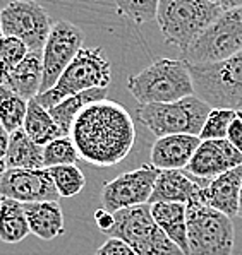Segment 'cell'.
<instances>
[{
	"instance_id": "obj_1",
	"label": "cell",
	"mask_w": 242,
	"mask_h": 255,
	"mask_svg": "<svg viewBox=\"0 0 242 255\" xmlns=\"http://www.w3.org/2000/svg\"><path fill=\"white\" fill-rule=\"evenodd\" d=\"M71 139L86 163L100 168L114 166L132 151L136 125L126 107L105 98L77 115Z\"/></svg>"
},
{
	"instance_id": "obj_2",
	"label": "cell",
	"mask_w": 242,
	"mask_h": 255,
	"mask_svg": "<svg viewBox=\"0 0 242 255\" xmlns=\"http://www.w3.org/2000/svg\"><path fill=\"white\" fill-rule=\"evenodd\" d=\"M241 3L232 0H160L157 22L167 45L184 53L225 10Z\"/></svg>"
},
{
	"instance_id": "obj_3",
	"label": "cell",
	"mask_w": 242,
	"mask_h": 255,
	"mask_svg": "<svg viewBox=\"0 0 242 255\" xmlns=\"http://www.w3.org/2000/svg\"><path fill=\"white\" fill-rule=\"evenodd\" d=\"M127 89L139 105L175 103L194 96L187 64L175 58H158L139 74L129 76Z\"/></svg>"
},
{
	"instance_id": "obj_4",
	"label": "cell",
	"mask_w": 242,
	"mask_h": 255,
	"mask_svg": "<svg viewBox=\"0 0 242 255\" xmlns=\"http://www.w3.org/2000/svg\"><path fill=\"white\" fill-rule=\"evenodd\" d=\"M112 82L110 62L105 58L103 50L98 46L81 48L76 58L71 62L57 84L50 91L38 94L34 100L43 108L52 110L60 101L76 96L89 89H107Z\"/></svg>"
},
{
	"instance_id": "obj_5",
	"label": "cell",
	"mask_w": 242,
	"mask_h": 255,
	"mask_svg": "<svg viewBox=\"0 0 242 255\" xmlns=\"http://www.w3.org/2000/svg\"><path fill=\"white\" fill-rule=\"evenodd\" d=\"M194 94L212 108L242 112V52L208 65H187Z\"/></svg>"
},
{
	"instance_id": "obj_6",
	"label": "cell",
	"mask_w": 242,
	"mask_h": 255,
	"mask_svg": "<svg viewBox=\"0 0 242 255\" xmlns=\"http://www.w3.org/2000/svg\"><path fill=\"white\" fill-rule=\"evenodd\" d=\"M107 235L127 243L138 255H184L155 223L150 204L117 211Z\"/></svg>"
},
{
	"instance_id": "obj_7",
	"label": "cell",
	"mask_w": 242,
	"mask_h": 255,
	"mask_svg": "<svg viewBox=\"0 0 242 255\" xmlns=\"http://www.w3.org/2000/svg\"><path fill=\"white\" fill-rule=\"evenodd\" d=\"M212 107L194 94L175 103L143 105L138 108V120L158 137L198 135L200 137Z\"/></svg>"
},
{
	"instance_id": "obj_8",
	"label": "cell",
	"mask_w": 242,
	"mask_h": 255,
	"mask_svg": "<svg viewBox=\"0 0 242 255\" xmlns=\"http://www.w3.org/2000/svg\"><path fill=\"white\" fill-rule=\"evenodd\" d=\"M242 52V3L225 10L182 53L187 65H208L227 60Z\"/></svg>"
},
{
	"instance_id": "obj_9",
	"label": "cell",
	"mask_w": 242,
	"mask_h": 255,
	"mask_svg": "<svg viewBox=\"0 0 242 255\" xmlns=\"http://www.w3.org/2000/svg\"><path fill=\"white\" fill-rule=\"evenodd\" d=\"M186 207L189 255H232L236 243L232 219L205 204Z\"/></svg>"
},
{
	"instance_id": "obj_10",
	"label": "cell",
	"mask_w": 242,
	"mask_h": 255,
	"mask_svg": "<svg viewBox=\"0 0 242 255\" xmlns=\"http://www.w3.org/2000/svg\"><path fill=\"white\" fill-rule=\"evenodd\" d=\"M0 24L3 36L17 38L29 52H43L53 22L48 12L36 2L15 0L0 10Z\"/></svg>"
},
{
	"instance_id": "obj_11",
	"label": "cell",
	"mask_w": 242,
	"mask_h": 255,
	"mask_svg": "<svg viewBox=\"0 0 242 255\" xmlns=\"http://www.w3.org/2000/svg\"><path fill=\"white\" fill-rule=\"evenodd\" d=\"M158 173L160 170L153 164H141L136 170L120 173L110 182H105L101 187L103 209L115 214L117 211L150 204Z\"/></svg>"
},
{
	"instance_id": "obj_12",
	"label": "cell",
	"mask_w": 242,
	"mask_h": 255,
	"mask_svg": "<svg viewBox=\"0 0 242 255\" xmlns=\"http://www.w3.org/2000/svg\"><path fill=\"white\" fill-rule=\"evenodd\" d=\"M83 41L84 34L76 24L69 21H58L53 24L41 52L43 81L40 94L50 91L57 84L64 70L71 65V62L83 48Z\"/></svg>"
},
{
	"instance_id": "obj_13",
	"label": "cell",
	"mask_w": 242,
	"mask_h": 255,
	"mask_svg": "<svg viewBox=\"0 0 242 255\" xmlns=\"http://www.w3.org/2000/svg\"><path fill=\"white\" fill-rule=\"evenodd\" d=\"M0 195L21 204L58 202L55 183L48 170H5L0 178Z\"/></svg>"
},
{
	"instance_id": "obj_14",
	"label": "cell",
	"mask_w": 242,
	"mask_h": 255,
	"mask_svg": "<svg viewBox=\"0 0 242 255\" xmlns=\"http://www.w3.org/2000/svg\"><path fill=\"white\" fill-rule=\"evenodd\" d=\"M237 166H242V152L227 139L201 140L186 171L196 178L210 182Z\"/></svg>"
},
{
	"instance_id": "obj_15",
	"label": "cell",
	"mask_w": 242,
	"mask_h": 255,
	"mask_svg": "<svg viewBox=\"0 0 242 255\" xmlns=\"http://www.w3.org/2000/svg\"><path fill=\"white\" fill-rule=\"evenodd\" d=\"M206 185H208V182L189 175L186 170L160 171L157 182H155L150 204L170 202L182 204V206L205 204L203 190H205Z\"/></svg>"
},
{
	"instance_id": "obj_16",
	"label": "cell",
	"mask_w": 242,
	"mask_h": 255,
	"mask_svg": "<svg viewBox=\"0 0 242 255\" xmlns=\"http://www.w3.org/2000/svg\"><path fill=\"white\" fill-rule=\"evenodd\" d=\"M200 144L198 135L160 137L151 147V164L160 171L186 170Z\"/></svg>"
},
{
	"instance_id": "obj_17",
	"label": "cell",
	"mask_w": 242,
	"mask_h": 255,
	"mask_svg": "<svg viewBox=\"0 0 242 255\" xmlns=\"http://www.w3.org/2000/svg\"><path fill=\"white\" fill-rule=\"evenodd\" d=\"M242 187V166H237L227 173L210 180L203 190L205 204L218 213L236 218L239 213V197Z\"/></svg>"
},
{
	"instance_id": "obj_18",
	"label": "cell",
	"mask_w": 242,
	"mask_h": 255,
	"mask_svg": "<svg viewBox=\"0 0 242 255\" xmlns=\"http://www.w3.org/2000/svg\"><path fill=\"white\" fill-rule=\"evenodd\" d=\"M151 216L160 230L184 255H189L187 245V207L182 204L157 202L150 204Z\"/></svg>"
},
{
	"instance_id": "obj_19",
	"label": "cell",
	"mask_w": 242,
	"mask_h": 255,
	"mask_svg": "<svg viewBox=\"0 0 242 255\" xmlns=\"http://www.w3.org/2000/svg\"><path fill=\"white\" fill-rule=\"evenodd\" d=\"M31 235L41 240H53L64 235V213L60 202H34L24 204Z\"/></svg>"
},
{
	"instance_id": "obj_20",
	"label": "cell",
	"mask_w": 242,
	"mask_h": 255,
	"mask_svg": "<svg viewBox=\"0 0 242 255\" xmlns=\"http://www.w3.org/2000/svg\"><path fill=\"white\" fill-rule=\"evenodd\" d=\"M43 81V60L40 52H29L26 58L7 76L2 86L9 88L10 91L31 101L40 94Z\"/></svg>"
},
{
	"instance_id": "obj_21",
	"label": "cell",
	"mask_w": 242,
	"mask_h": 255,
	"mask_svg": "<svg viewBox=\"0 0 242 255\" xmlns=\"http://www.w3.org/2000/svg\"><path fill=\"white\" fill-rule=\"evenodd\" d=\"M3 164L5 170H43V147L29 139L24 128H19L9 134Z\"/></svg>"
},
{
	"instance_id": "obj_22",
	"label": "cell",
	"mask_w": 242,
	"mask_h": 255,
	"mask_svg": "<svg viewBox=\"0 0 242 255\" xmlns=\"http://www.w3.org/2000/svg\"><path fill=\"white\" fill-rule=\"evenodd\" d=\"M105 98H107V89H89V91L79 93L76 96H71L67 100L60 101V103L55 105L48 112L52 115V119L55 120V124L58 125V128L62 130V134L69 137L77 115L86 107H89L91 103H96V101L105 100Z\"/></svg>"
},
{
	"instance_id": "obj_23",
	"label": "cell",
	"mask_w": 242,
	"mask_h": 255,
	"mask_svg": "<svg viewBox=\"0 0 242 255\" xmlns=\"http://www.w3.org/2000/svg\"><path fill=\"white\" fill-rule=\"evenodd\" d=\"M22 128L29 135V139L41 147L58 137H65L55 124V120L52 119L48 110L43 108L36 100L28 101V113H26Z\"/></svg>"
},
{
	"instance_id": "obj_24",
	"label": "cell",
	"mask_w": 242,
	"mask_h": 255,
	"mask_svg": "<svg viewBox=\"0 0 242 255\" xmlns=\"http://www.w3.org/2000/svg\"><path fill=\"white\" fill-rule=\"evenodd\" d=\"M31 235L28 219L24 213V204L12 199H3L0 202V240L3 243H19Z\"/></svg>"
},
{
	"instance_id": "obj_25",
	"label": "cell",
	"mask_w": 242,
	"mask_h": 255,
	"mask_svg": "<svg viewBox=\"0 0 242 255\" xmlns=\"http://www.w3.org/2000/svg\"><path fill=\"white\" fill-rule=\"evenodd\" d=\"M26 113H28V101L5 86H0V124L7 130V134L22 128Z\"/></svg>"
},
{
	"instance_id": "obj_26",
	"label": "cell",
	"mask_w": 242,
	"mask_h": 255,
	"mask_svg": "<svg viewBox=\"0 0 242 255\" xmlns=\"http://www.w3.org/2000/svg\"><path fill=\"white\" fill-rule=\"evenodd\" d=\"M79 161V152L76 149L74 140L69 137H58V139L43 146V166L48 170L53 166H65V164H76Z\"/></svg>"
},
{
	"instance_id": "obj_27",
	"label": "cell",
	"mask_w": 242,
	"mask_h": 255,
	"mask_svg": "<svg viewBox=\"0 0 242 255\" xmlns=\"http://www.w3.org/2000/svg\"><path fill=\"white\" fill-rule=\"evenodd\" d=\"M48 173L52 176L60 197H74V195L79 194L86 185L84 173L76 164L48 168Z\"/></svg>"
},
{
	"instance_id": "obj_28",
	"label": "cell",
	"mask_w": 242,
	"mask_h": 255,
	"mask_svg": "<svg viewBox=\"0 0 242 255\" xmlns=\"http://www.w3.org/2000/svg\"><path fill=\"white\" fill-rule=\"evenodd\" d=\"M29 53L28 46L17 38L3 36L0 41V86L12 70L21 64Z\"/></svg>"
},
{
	"instance_id": "obj_29",
	"label": "cell",
	"mask_w": 242,
	"mask_h": 255,
	"mask_svg": "<svg viewBox=\"0 0 242 255\" xmlns=\"http://www.w3.org/2000/svg\"><path fill=\"white\" fill-rule=\"evenodd\" d=\"M236 110L225 108H212V112L206 117V122L203 125V130L200 134L201 140H220L227 139L229 127L232 120L236 119Z\"/></svg>"
},
{
	"instance_id": "obj_30",
	"label": "cell",
	"mask_w": 242,
	"mask_h": 255,
	"mask_svg": "<svg viewBox=\"0 0 242 255\" xmlns=\"http://www.w3.org/2000/svg\"><path fill=\"white\" fill-rule=\"evenodd\" d=\"M115 7L119 14L126 15L136 24H143L151 19H157L158 2L157 0H138V2H115Z\"/></svg>"
},
{
	"instance_id": "obj_31",
	"label": "cell",
	"mask_w": 242,
	"mask_h": 255,
	"mask_svg": "<svg viewBox=\"0 0 242 255\" xmlns=\"http://www.w3.org/2000/svg\"><path fill=\"white\" fill-rule=\"evenodd\" d=\"M95 255H138L127 243L117 238H108L103 245L95 252Z\"/></svg>"
},
{
	"instance_id": "obj_32",
	"label": "cell",
	"mask_w": 242,
	"mask_h": 255,
	"mask_svg": "<svg viewBox=\"0 0 242 255\" xmlns=\"http://www.w3.org/2000/svg\"><path fill=\"white\" fill-rule=\"evenodd\" d=\"M227 140L242 152V112H237L236 119L230 124L227 132Z\"/></svg>"
},
{
	"instance_id": "obj_33",
	"label": "cell",
	"mask_w": 242,
	"mask_h": 255,
	"mask_svg": "<svg viewBox=\"0 0 242 255\" xmlns=\"http://www.w3.org/2000/svg\"><path fill=\"white\" fill-rule=\"evenodd\" d=\"M95 221H96V226H98L103 233H107V231L114 226V214L108 213L103 207H100V209L95 211Z\"/></svg>"
},
{
	"instance_id": "obj_34",
	"label": "cell",
	"mask_w": 242,
	"mask_h": 255,
	"mask_svg": "<svg viewBox=\"0 0 242 255\" xmlns=\"http://www.w3.org/2000/svg\"><path fill=\"white\" fill-rule=\"evenodd\" d=\"M7 146H9V134H7V130L0 124V163H3V159H5Z\"/></svg>"
},
{
	"instance_id": "obj_35",
	"label": "cell",
	"mask_w": 242,
	"mask_h": 255,
	"mask_svg": "<svg viewBox=\"0 0 242 255\" xmlns=\"http://www.w3.org/2000/svg\"><path fill=\"white\" fill-rule=\"evenodd\" d=\"M239 218H242V187H241V197H239V213H237Z\"/></svg>"
},
{
	"instance_id": "obj_36",
	"label": "cell",
	"mask_w": 242,
	"mask_h": 255,
	"mask_svg": "<svg viewBox=\"0 0 242 255\" xmlns=\"http://www.w3.org/2000/svg\"><path fill=\"white\" fill-rule=\"evenodd\" d=\"M3 171H5V164H3V163H0V178H2Z\"/></svg>"
},
{
	"instance_id": "obj_37",
	"label": "cell",
	"mask_w": 242,
	"mask_h": 255,
	"mask_svg": "<svg viewBox=\"0 0 242 255\" xmlns=\"http://www.w3.org/2000/svg\"><path fill=\"white\" fill-rule=\"evenodd\" d=\"M2 38H3V31H2V24H0V41H2Z\"/></svg>"
},
{
	"instance_id": "obj_38",
	"label": "cell",
	"mask_w": 242,
	"mask_h": 255,
	"mask_svg": "<svg viewBox=\"0 0 242 255\" xmlns=\"http://www.w3.org/2000/svg\"><path fill=\"white\" fill-rule=\"evenodd\" d=\"M0 202H2V195H0Z\"/></svg>"
}]
</instances>
